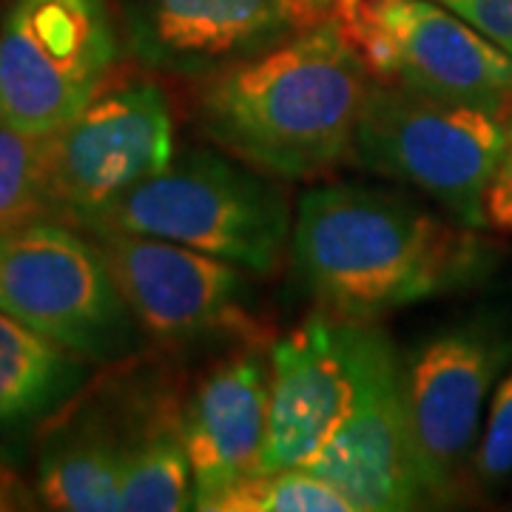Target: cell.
<instances>
[{
	"label": "cell",
	"instance_id": "18",
	"mask_svg": "<svg viewBox=\"0 0 512 512\" xmlns=\"http://www.w3.org/2000/svg\"><path fill=\"white\" fill-rule=\"evenodd\" d=\"M43 220H60L49 134L0 123V231Z\"/></svg>",
	"mask_w": 512,
	"mask_h": 512
},
{
	"label": "cell",
	"instance_id": "23",
	"mask_svg": "<svg viewBox=\"0 0 512 512\" xmlns=\"http://www.w3.org/2000/svg\"><path fill=\"white\" fill-rule=\"evenodd\" d=\"M313 6H319L322 12H328L330 18H339L345 20V23H353V20L359 18V12H362V3L365 0H311Z\"/></svg>",
	"mask_w": 512,
	"mask_h": 512
},
{
	"label": "cell",
	"instance_id": "2",
	"mask_svg": "<svg viewBox=\"0 0 512 512\" xmlns=\"http://www.w3.org/2000/svg\"><path fill=\"white\" fill-rule=\"evenodd\" d=\"M373 74L345 20L202 80L194 120L208 146L274 180H313L345 163Z\"/></svg>",
	"mask_w": 512,
	"mask_h": 512
},
{
	"label": "cell",
	"instance_id": "20",
	"mask_svg": "<svg viewBox=\"0 0 512 512\" xmlns=\"http://www.w3.org/2000/svg\"><path fill=\"white\" fill-rule=\"evenodd\" d=\"M473 470L478 484L484 487H498L512 476V365L510 373L495 384L473 456Z\"/></svg>",
	"mask_w": 512,
	"mask_h": 512
},
{
	"label": "cell",
	"instance_id": "11",
	"mask_svg": "<svg viewBox=\"0 0 512 512\" xmlns=\"http://www.w3.org/2000/svg\"><path fill=\"white\" fill-rule=\"evenodd\" d=\"M143 336L168 348L256 333L248 271L225 259L137 234H92Z\"/></svg>",
	"mask_w": 512,
	"mask_h": 512
},
{
	"label": "cell",
	"instance_id": "3",
	"mask_svg": "<svg viewBox=\"0 0 512 512\" xmlns=\"http://www.w3.org/2000/svg\"><path fill=\"white\" fill-rule=\"evenodd\" d=\"M80 228L177 242L268 276L288 254L293 211L279 180L211 146L174 154Z\"/></svg>",
	"mask_w": 512,
	"mask_h": 512
},
{
	"label": "cell",
	"instance_id": "12",
	"mask_svg": "<svg viewBox=\"0 0 512 512\" xmlns=\"http://www.w3.org/2000/svg\"><path fill=\"white\" fill-rule=\"evenodd\" d=\"M325 18L311 0H120L128 52L183 80L231 72Z\"/></svg>",
	"mask_w": 512,
	"mask_h": 512
},
{
	"label": "cell",
	"instance_id": "15",
	"mask_svg": "<svg viewBox=\"0 0 512 512\" xmlns=\"http://www.w3.org/2000/svg\"><path fill=\"white\" fill-rule=\"evenodd\" d=\"M140 382L123 396L74 399L43 427L37 490L46 507L66 512L123 510V473Z\"/></svg>",
	"mask_w": 512,
	"mask_h": 512
},
{
	"label": "cell",
	"instance_id": "17",
	"mask_svg": "<svg viewBox=\"0 0 512 512\" xmlns=\"http://www.w3.org/2000/svg\"><path fill=\"white\" fill-rule=\"evenodd\" d=\"M123 510H194V473L185 444V399L163 376L140 379L126 473Z\"/></svg>",
	"mask_w": 512,
	"mask_h": 512
},
{
	"label": "cell",
	"instance_id": "1",
	"mask_svg": "<svg viewBox=\"0 0 512 512\" xmlns=\"http://www.w3.org/2000/svg\"><path fill=\"white\" fill-rule=\"evenodd\" d=\"M291 271L319 311L379 322L467 291L493 265L476 228L370 185L308 188L293 211Z\"/></svg>",
	"mask_w": 512,
	"mask_h": 512
},
{
	"label": "cell",
	"instance_id": "14",
	"mask_svg": "<svg viewBox=\"0 0 512 512\" xmlns=\"http://www.w3.org/2000/svg\"><path fill=\"white\" fill-rule=\"evenodd\" d=\"M271 356L245 348L214 365L185 399V444L194 473V510H220L222 498L256 476L268 430Z\"/></svg>",
	"mask_w": 512,
	"mask_h": 512
},
{
	"label": "cell",
	"instance_id": "13",
	"mask_svg": "<svg viewBox=\"0 0 512 512\" xmlns=\"http://www.w3.org/2000/svg\"><path fill=\"white\" fill-rule=\"evenodd\" d=\"M302 467L336 487L356 512L436 504L421 470L399 350L384 356L345 424Z\"/></svg>",
	"mask_w": 512,
	"mask_h": 512
},
{
	"label": "cell",
	"instance_id": "22",
	"mask_svg": "<svg viewBox=\"0 0 512 512\" xmlns=\"http://www.w3.org/2000/svg\"><path fill=\"white\" fill-rule=\"evenodd\" d=\"M512 57V0H439Z\"/></svg>",
	"mask_w": 512,
	"mask_h": 512
},
{
	"label": "cell",
	"instance_id": "5",
	"mask_svg": "<svg viewBox=\"0 0 512 512\" xmlns=\"http://www.w3.org/2000/svg\"><path fill=\"white\" fill-rule=\"evenodd\" d=\"M0 311L92 365H123L143 339L97 242L60 220L0 231Z\"/></svg>",
	"mask_w": 512,
	"mask_h": 512
},
{
	"label": "cell",
	"instance_id": "4",
	"mask_svg": "<svg viewBox=\"0 0 512 512\" xmlns=\"http://www.w3.org/2000/svg\"><path fill=\"white\" fill-rule=\"evenodd\" d=\"M504 146V117L447 106L370 80L350 160L384 180L410 185L470 228L487 225V188Z\"/></svg>",
	"mask_w": 512,
	"mask_h": 512
},
{
	"label": "cell",
	"instance_id": "10",
	"mask_svg": "<svg viewBox=\"0 0 512 512\" xmlns=\"http://www.w3.org/2000/svg\"><path fill=\"white\" fill-rule=\"evenodd\" d=\"M512 339L490 316H473L421 339L402 359L404 396L433 501L456 495L467 461L476 456L481 427Z\"/></svg>",
	"mask_w": 512,
	"mask_h": 512
},
{
	"label": "cell",
	"instance_id": "19",
	"mask_svg": "<svg viewBox=\"0 0 512 512\" xmlns=\"http://www.w3.org/2000/svg\"><path fill=\"white\" fill-rule=\"evenodd\" d=\"M217 512H356L345 495L305 467L256 473L222 498Z\"/></svg>",
	"mask_w": 512,
	"mask_h": 512
},
{
	"label": "cell",
	"instance_id": "24",
	"mask_svg": "<svg viewBox=\"0 0 512 512\" xmlns=\"http://www.w3.org/2000/svg\"><path fill=\"white\" fill-rule=\"evenodd\" d=\"M9 504H6V493H3V484H0V510H6Z\"/></svg>",
	"mask_w": 512,
	"mask_h": 512
},
{
	"label": "cell",
	"instance_id": "16",
	"mask_svg": "<svg viewBox=\"0 0 512 512\" xmlns=\"http://www.w3.org/2000/svg\"><path fill=\"white\" fill-rule=\"evenodd\" d=\"M92 362L0 311V439L43 430L83 393Z\"/></svg>",
	"mask_w": 512,
	"mask_h": 512
},
{
	"label": "cell",
	"instance_id": "8",
	"mask_svg": "<svg viewBox=\"0 0 512 512\" xmlns=\"http://www.w3.org/2000/svg\"><path fill=\"white\" fill-rule=\"evenodd\" d=\"M348 32L382 83L495 117L510 111L512 57L439 0H365Z\"/></svg>",
	"mask_w": 512,
	"mask_h": 512
},
{
	"label": "cell",
	"instance_id": "7",
	"mask_svg": "<svg viewBox=\"0 0 512 512\" xmlns=\"http://www.w3.org/2000/svg\"><path fill=\"white\" fill-rule=\"evenodd\" d=\"M390 350L396 345L376 322L325 311L276 339L268 430L256 473L311 461L345 424Z\"/></svg>",
	"mask_w": 512,
	"mask_h": 512
},
{
	"label": "cell",
	"instance_id": "21",
	"mask_svg": "<svg viewBox=\"0 0 512 512\" xmlns=\"http://www.w3.org/2000/svg\"><path fill=\"white\" fill-rule=\"evenodd\" d=\"M484 211H487L490 228L512 237V106L504 114V146H501V157L487 188Z\"/></svg>",
	"mask_w": 512,
	"mask_h": 512
},
{
	"label": "cell",
	"instance_id": "9",
	"mask_svg": "<svg viewBox=\"0 0 512 512\" xmlns=\"http://www.w3.org/2000/svg\"><path fill=\"white\" fill-rule=\"evenodd\" d=\"M60 220L77 228L174 160V111L163 86L126 74L49 134Z\"/></svg>",
	"mask_w": 512,
	"mask_h": 512
},
{
	"label": "cell",
	"instance_id": "6",
	"mask_svg": "<svg viewBox=\"0 0 512 512\" xmlns=\"http://www.w3.org/2000/svg\"><path fill=\"white\" fill-rule=\"evenodd\" d=\"M117 55L109 0H12L0 20V123L66 126L109 83Z\"/></svg>",
	"mask_w": 512,
	"mask_h": 512
}]
</instances>
